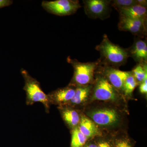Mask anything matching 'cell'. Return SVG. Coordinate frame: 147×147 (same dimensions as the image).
Wrapping results in <instances>:
<instances>
[{
  "mask_svg": "<svg viewBox=\"0 0 147 147\" xmlns=\"http://www.w3.org/2000/svg\"><path fill=\"white\" fill-rule=\"evenodd\" d=\"M100 52L104 64L119 66L126 63L129 57L128 50L113 43L104 35L102 42L96 47Z\"/></svg>",
  "mask_w": 147,
  "mask_h": 147,
  "instance_id": "6da1fadb",
  "label": "cell"
},
{
  "mask_svg": "<svg viewBox=\"0 0 147 147\" xmlns=\"http://www.w3.org/2000/svg\"><path fill=\"white\" fill-rule=\"evenodd\" d=\"M21 73L25 80L24 90L26 94L27 104L32 105L35 102H41L46 110H49L50 102L48 95L42 91L39 82L24 69H21Z\"/></svg>",
  "mask_w": 147,
  "mask_h": 147,
  "instance_id": "7a4b0ae2",
  "label": "cell"
},
{
  "mask_svg": "<svg viewBox=\"0 0 147 147\" xmlns=\"http://www.w3.org/2000/svg\"><path fill=\"white\" fill-rule=\"evenodd\" d=\"M67 61L74 69V84L78 86H88L94 78L95 70L100 63V61L94 62L82 63L68 57Z\"/></svg>",
  "mask_w": 147,
  "mask_h": 147,
  "instance_id": "3957f363",
  "label": "cell"
},
{
  "mask_svg": "<svg viewBox=\"0 0 147 147\" xmlns=\"http://www.w3.org/2000/svg\"><path fill=\"white\" fill-rule=\"evenodd\" d=\"M42 6L49 13L60 16L71 15L81 7L79 1L73 0L43 1Z\"/></svg>",
  "mask_w": 147,
  "mask_h": 147,
  "instance_id": "277c9868",
  "label": "cell"
},
{
  "mask_svg": "<svg viewBox=\"0 0 147 147\" xmlns=\"http://www.w3.org/2000/svg\"><path fill=\"white\" fill-rule=\"evenodd\" d=\"M119 97L117 90L104 76H98L96 80L92 100L115 101Z\"/></svg>",
  "mask_w": 147,
  "mask_h": 147,
  "instance_id": "5b68a950",
  "label": "cell"
},
{
  "mask_svg": "<svg viewBox=\"0 0 147 147\" xmlns=\"http://www.w3.org/2000/svg\"><path fill=\"white\" fill-rule=\"evenodd\" d=\"M95 123L102 126L114 125L119 122V116L113 109L102 108L90 112L88 114Z\"/></svg>",
  "mask_w": 147,
  "mask_h": 147,
  "instance_id": "8992f818",
  "label": "cell"
},
{
  "mask_svg": "<svg viewBox=\"0 0 147 147\" xmlns=\"http://www.w3.org/2000/svg\"><path fill=\"white\" fill-rule=\"evenodd\" d=\"M83 2L85 12L90 18L103 19L109 13L111 1L86 0Z\"/></svg>",
  "mask_w": 147,
  "mask_h": 147,
  "instance_id": "52a82bcc",
  "label": "cell"
},
{
  "mask_svg": "<svg viewBox=\"0 0 147 147\" xmlns=\"http://www.w3.org/2000/svg\"><path fill=\"white\" fill-rule=\"evenodd\" d=\"M118 28L120 30L142 36L146 32V21L120 16Z\"/></svg>",
  "mask_w": 147,
  "mask_h": 147,
  "instance_id": "ba28073f",
  "label": "cell"
},
{
  "mask_svg": "<svg viewBox=\"0 0 147 147\" xmlns=\"http://www.w3.org/2000/svg\"><path fill=\"white\" fill-rule=\"evenodd\" d=\"M104 67V76L116 90L123 91L125 82L131 72L121 71L108 65Z\"/></svg>",
  "mask_w": 147,
  "mask_h": 147,
  "instance_id": "9c48e42d",
  "label": "cell"
},
{
  "mask_svg": "<svg viewBox=\"0 0 147 147\" xmlns=\"http://www.w3.org/2000/svg\"><path fill=\"white\" fill-rule=\"evenodd\" d=\"M75 89L72 86H68L51 93L48 95L50 103L53 102L61 104L69 102L75 94Z\"/></svg>",
  "mask_w": 147,
  "mask_h": 147,
  "instance_id": "30bf717a",
  "label": "cell"
},
{
  "mask_svg": "<svg viewBox=\"0 0 147 147\" xmlns=\"http://www.w3.org/2000/svg\"><path fill=\"white\" fill-rule=\"evenodd\" d=\"M129 57H131L139 63H147V45L146 41L138 39L128 50Z\"/></svg>",
  "mask_w": 147,
  "mask_h": 147,
  "instance_id": "8fae6325",
  "label": "cell"
},
{
  "mask_svg": "<svg viewBox=\"0 0 147 147\" xmlns=\"http://www.w3.org/2000/svg\"><path fill=\"white\" fill-rule=\"evenodd\" d=\"M120 16L146 21L147 7L136 5L118 11Z\"/></svg>",
  "mask_w": 147,
  "mask_h": 147,
  "instance_id": "7c38bea8",
  "label": "cell"
},
{
  "mask_svg": "<svg viewBox=\"0 0 147 147\" xmlns=\"http://www.w3.org/2000/svg\"><path fill=\"white\" fill-rule=\"evenodd\" d=\"M78 128L79 131L88 139L99 134V131L96 124L85 116L81 118Z\"/></svg>",
  "mask_w": 147,
  "mask_h": 147,
  "instance_id": "4fadbf2b",
  "label": "cell"
},
{
  "mask_svg": "<svg viewBox=\"0 0 147 147\" xmlns=\"http://www.w3.org/2000/svg\"><path fill=\"white\" fill-rule=\"evenodd\" d=\"M90 86H81L75 89V94L69 102L74 105L82 104L88 99L90 92Z\"/></svg>",
  "mask_w": 147,
  "mask_h": 147,
  "instance_id": "5bb4252c",
  "label": "cell"
},
{
  "mask_svg": "<svg viewBox=\"0 0 147 147\" xmlns=\"http://www.w3.org/2000/svg\"><path fill=\"white\" fill-rule=\"evenodd\" d=\"M64 120L72 128L77 127L80 122L81 118L76 110L71 109H64L62 112Z\"/></svg>",
  "mask_w": 147,
  "mask_h": 147,
  "instance_id": "9a60e30c",
  "label": "cell"
},
{
  "mask_svg": "<svg viewBox=\"0 0 147 147\" xmlns=\"http://www.w3.org/2000/svg\"><path fill=\"white\" fill-rule=\"evenodd\" d=\"M88 139L80 132L78 127H75L72 131L70 147H83L86 143Z\"/></svg>",
  "mask_w": 147,
  "mask_h": 147,
  "instance_id": "2e32d148",
  "label": "cell"
},
{
  "mask_svg": "<svg viewBox=\"0 0 147 147\" xmlns=\"http://www.w3.org/2000/svg\"><path fill=\"white\" fill-rule=\"evenodd\" d=\"M131 73L138 83H142L147 79V63L138 64Z\"/></svg>",
  "mask_w": 147,
  "mask_h": 147,
  "instance_id": "e0dca14e",
  "label": "cell"
},
{
  "mask_svg": "<svg viewBox=\"0 0 147 147\" xmlns=\"http://www.w3.org/2000/svg\"><path fill=\"white\" fill-rule=\"evenodd\" d=\"M138 84L137 80L131 72L124 84L123 91L124 94L127 96H131Z\"/></svg>",
  "mask_w": 147,
  "mask_h": 147,
  "instance_id": "ac0fdd59",
  "label": "cell"
},
{
  "mask_svg": "<svg viewBox=\"0 0 147 147\" xmlns=\"http://www.w3.org/2000/svg\"><path fill=\"white\" fill-rule=\"evenodd\" d=\"M138 4L137 0H114L111 1V5L118 11Z\"/></svg>",
  "mask_w": 147,
  "mask_h": 147,
  "instance_id": "d6986e66",
  "label": "cell"
},
{
  "mask_svg": "<svg viewBox=\"0 0 147 147\" xmlns=\"http://www.w3.org/2000/svg\"><path fill=\"white\" fill-rule=\"evenodd\" d=\"M113 144L114 147H131L129 140L126 138L116 139Z\"/></svg>",
  "mask_w": 147,
  "mask_h": 147,
  "instance_id": "ffe728a7",
  "label": "cell"
},
{
  "mask_svg": "<svg viewBox=\"0 0 147 147\" xmlns=\"http://www.w3.org/2000/svg\"><path fill=\"white\" fill-rule=\"evenodd\" d=\"M96 143V147H114L113 144H112L110 141L104 139L99 140Z\"/></svg>",
  "mask_w": 147,
  "mask_h": 147,
  "instance_id": "44dd1931",
  "label": "cell"
},
{
  "mask_svg": "<svg viewBox=\"0 0 147 147\" xmlns=\"http://www.w3.org/2000/svg\"><path fill=\"white\" fill-rule=\"evenodd\" d=\"M139 91L141 93L147 94V79H145L144 82L141 83L139 86Z\"/></svg>",
  "mask_w": 147,
  "mask_h": 147,
  "instance_id": "7402d4cb",
  "label": "cell"
},
{
  "mask_svg": "<svg viewBox=\"0 0 147 147\" xmlns=\"http://www.w3.org/2000/svg\"><path fill=\"white\" fill-rule=\"evenodd\" d=\"M13 1L10 0H0V9L11 5Z\"/></svg>",
  "mask_w": 147,
  "mask_h": 147,
  "instance_id": "603a6c76",
  "label": "cell"
},
{
  "mask_svg": "<svg viewBox=\"0 0 147 147\" xmlns=\"http://www.w3.org/2000/svg\"><path fill=\"white\" fill-rule=\"evenodd\" d=\"M83 147H96V143L94 142L86 143Z\"/></svg>",
  "mask_w": 147,
  "mask_h": 147,
  "instance_id": "cb8c5ba5",
  "label": "cell"
},
{
  "mask_svg": "<svg viewBox=\"0 0 147 147\" xmlns=\"http://www.w3.org/2000/svg\"><path fill=\"white\" fill-rule=\"evenodd\" d=\"M138 4L146 7L147 1L145 0H137Z\"/></svg>",
  "mask_w": 147,
  "mask_h": 147,
  "instance_id": "d4e9b609",
  "label": "cell"
}]
</instances>
